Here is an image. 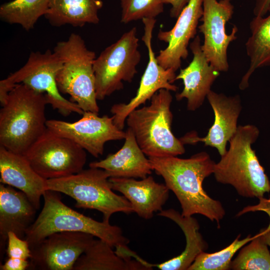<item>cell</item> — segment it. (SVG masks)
Returning <instances> with one entry per match:
<instances>
[{
	"mask_svg": "<svg viewBox=\"0 0 270 270\" xmlns=\"http://www.w3.org/2000/svg\"><path fill=\"white\" fill-rule=\"evenodd\" d=\"M202 10V0H190L177 18L174 26L169 30L159 32L158 38L168 44L156 56L162 67L176 72L180 68L182 60L188 56L190 41L196 36Z\"/></svg>",
	"mask_w": 270,
	"mask_h": 270,
	"instance_id": "obj_16",
	"label": "cell"
},
{
	"mask_svg": "<svg viewBox=\"0 0 270 270\" xmlns=\"http://www.w3.org/2000/svg\"><path fill=\"white\" fill-rule=\"evenodd\" d=\"M48 4L49 0H13L0 6V18L10 24H20L28 31L47 12Z\"/></svg>",
	"mask_w": 270,
	"mask_h": 270,
	"instance_id": "obj_26",
	"label": "cell"
},
{
	"mask_svg": "<svg viewBox=\"0 0 270 270\" xmlns=\"http://www.w3.org/2000/svg\"><path fill=\"white\" fill-rule=\"evenodd\" d=\"M148 159L152 170L176 195L183 216L200 214L220 228L225 210L220 202L210 197L202 187L204 180L213 174L216 164L206 152H198L188 158L170 156Z\"/></svg>",
	"mask_w": 270,
	"mask_h": 270,
	"instance_id": "obj_1",
	"label": "cell"
},
{
	"mask_svg": "<svg viewBox=\"0 0 270 270\" xmlns=\"http://www.w3.org/2000/svg\"><path fill=\"white\" fill-rule=\"evenodd\" d=\"M259 134L254 125L238 126L229 141L228 150L214 166L216 180L232 186L245 198L260 199L270 192L269 178L252 147Z\"/></svg>",
	"mask_w": 270,
	"mask_h": 270,
	"instance_id": "obj_3",
	"label": "cell"
},
{
	"mask_svg": "<svg viewBox=\"0 0 270 270\" xmlns=\"http://www.w3.org/2000/svg\"><path fill=\"white\" fill-rule=\"evenodd\" d=\"M201 40L196 35L190 44L193 58L186 68L180 69L175 80H182V90L176 94V99L187 100V109L195 111L204 103L220 72L207 60L202 48Z\"/></svg>",
	"mask_w": 270,
	"mask_h": 270,
	"instance_id": "obj_17",
	"label": "cell"
},
{
	"mask_svg": "<svg viewBox=\"0 0 270 270\" xmlns=\"http://www.w3.org/2000/svg\"><path fill=\"white\" fill-rule=\"evenodd\" d=\"M268 13L266 18L255 16L250 22L251 35L246 43L250 64L239 84L241 90L248 87L249 79L257 68L270 65V10Z\"/></svg>",
	"mask_w": 270,
	"mask_h": 270,
	"instance_id": "obj_25",
	"label": "cell"
},
{
	"mask_svg": "<svg viewBox=\"0 0 270 270\" xmlns=\"http://www.w3.org/2000/svg\"><path fill=\"white\" fill-rule=\"evenodd\" d=\"M102 6L101 0H49L44 16L53 26L82 27L86 24L99 22L98 12Z\"/></svg>",
	"mask_w": 270,
	"mask_h": 270,
	"instance_id": "obj_24",
	"label": "cell"
},
{
	"mask_svg": "<svg viewBox=\"0 0 270 270\" xmlns=\"http://www.w3.org/2000/svg\"><path fill=\"white\" fill-rule=\"evenodd\" d=\"M59 193L47 190L44 194L43 208L26 232L24 239L30 248L52 234L67 231L92 234L112 248L128 246L130 240L119 226L98 222L72 210L62 201Z\"/></svg>",
	"mask_w": 270,
	"mask_h": 270,
	"instance_id": "obj_4",
	"label": "cell"
},
{
	"mask_svg": "<svg viewBox=\"0 0 270 270\" xmlns=\"http://www.w3.org/2000/svg\"><path fill=\"white\" fill-rule=\"evenodd\" d=\"M234 10L230 0H202V24L198 28L204 38L202 48L210 64L219 72L228 71L227 50L237 38L236 26L230 34L226 32V24L232 18Z\"/></svg>",
	"mask_w": 270,
	"mask_h": 270,
	"instance_id": "obj_11",
	"label": "cell"
},
{
	"mask_svg": "<svg viewBox=\"0 0 270 270\" xmlns=\"http://www.w3.org/2000/svg\"><path fill=\"white\" fill-rule=\"evenodd\" d=\"M206 98L212 108L214 120L204 137H199L196 132H188L180 140L183 144H195L203 142L205 146L217 149L222 156L226 152V144L236 132L238 118L242 109L240 96H228L210 90Z\"/></svg>",
	"mask_w": 270,
	"mask_h": 270,
	"instance_id": "obj_15",
	"label": "cell"
},
{
	"mask_svg": "<svg viewBox=\"0 0 270 270\" xmlns=\"http://www.w3.org/2000/svg\"><path fill=\"white\" fill-rule=\"evenodd\" d=\"M266 244L270 247V227L263 228L258 233Z\"/></svg>",
	"mask_w": 270,
	"mask_h": 270,
	"instance_id": "obj_35",
	"label": "cell"
},
{
	"mask_svg": "<svg viewBox=\"0 0 270 270\" xmlns=\"http://www.w3.org/2000/svg\"><path fill=\"white\" fill-rule=\"evenodd\" d=\"M172 100L170 91L161 89L151 98L150 105L132 110L126 119L128 128L148 157L177 156L185 152L184 144L172 132Z\"/></svg>",
	"mask_w": 270,
	"mask_h": 270,
	"instance_id": "obj_5",
	"label": "cell"
},
{
	"mask_svg": "<svg viewBox=\"0 0 270 270\" xmlns=\"http://www.w3.org/2000/svg\"><path fill=\"white\" fill-rule=\"evenodd\" d=\"M163 0H120L122 22L155 18L164 12Z\"/></svg>",
	"mask_w": 270,
	"mask_h": 270,
	"instance_id": "obj_29",
	"label": "cell"
},
{
	"mask_svg": "<svg viewBox=\"0 0 270 270\" xmlns=\"http://www.w3.org/2000/svg\"><path fill=\"white\" fill-rule=\"evenodd\" d=\"M54 52L63 62L56 77L60 92L68 94L70 100L84 112L98 114L93 66L95 52L75 33L70 34L67 40L58 42Z\"/></svg>",
	"mask_w": 270,
	"mask_h": 270,
	"instance_id": "obj_6",
	"label": "cell"
},
{
	"mask_svg": "<svg viewBox=\"0 0 270 270\" xmlns=\"http://www.w3.org/2000/svg\"><path fill=\"white\" fill-rule=\"evenodd\" d=\"M144 34L142 40L146 46L148 61L142 74L136 96L126 103L114 104L110 112L114 122L120 130L124 128L126 119L130 112L151 99L159 90L166 89L176 92L178 87L172 83L176 80V72L171 68L166 69L158 62L152 48V31L156 22L155 18H144Z\"/></svg>",
	"mask_w": 270,
	"mask_h": 270,
	"instance_id": "obj_12",
	"label": "cell"
},
{
	"mask_svg": "<svg viewBox=\"0 0 270 270\" xmlns=\"http://www.w3.org/2000/svg\"><path fill=\"white\" fill-rule=\"evenodd\" d=\"M239 234L228 246L218 252L199 254L188 270H228L232 259L234 254L243 246L249 242L254 236L248 235L240 240Z\"/></svg>",
	"mask_w": 270,
	"mask_h": 270,
	"instance_id": "obj_28",
	"label": "cell"
},
{
	"mask_svg": "<svg viewBox=\"0 0 270 270\" xmlns=\"http://www.w3.org/2000/svg\"><path fill=\"white\" fill-rule=\"evenodd\" d=\"M82 115L79 120L72 122L47 120L46 128L54 134L72 140L95 158L103 154L106 142L125 138L126 132L116 126L112 116H100L92 112H84Z\"/></svg>",
	"mask_w": 270,
	"mask_h": 270,
	"instance_id": "obj_13",
	"label": "cell"
},
{
	"mask_svg": "<svg viewBox=\"0 0 270 270\" xmlns=\"http://www.w3.org/2000/svg\"><path fill=\"white\" fill-rule=\"evenodd\" d=\"M0 182L23 192L36 210L48 190L47 180L32 168L24 155L0 146Z\"/></svg>",
	"mask_w": 270,
	"mask_h": 270,
	"instance_id": "obj_19",
	"label": "cell"
},
{
	"mask_svg": "<svg viewBox=\"0 0 270 270\" xmlns=\"http://www.w3.org/2000/svg\"><path fill=\"white\" fill-rule=\"evenodd\" d=\"M45 94L19 84L0 110V146L24 155L47 129Z\"/></svg>",
	"mask_w": 270,
	"mask_h": 270,
	"instance_id": "obj_2",
	"label": "cell"
},
{
	"mask_svg": "<svg viewBox=\"0 0 270 270\" xmlns=\"http://www.w3.org/2000/svg\"><path fill=\"white\" fill-rule=\"evenodd\" d=\"M259 203L254 206H248L244 208L236 214V216H240L246 212H254L256 211H262L268 214L270 220V198H265L264 197L259 199ZM270 227V222L268 226Z\"/></svg>",
	"mask_w": 270,
	"mask_h": 270,
	"instance_id": "obj_32",
	"label": "cell"
},
{
	"mask_svg": "<svg viewBox=\"0 0 270 270\" xmlns=\"http://www.w3.org/2000/svg\"><path fill=\"white\" fill-rule=\"evenodd\" d=\"M28 260L8 258L4 264L0 266V270H25L29 268Z\"/></svg>",
	"mask_w": 270,
	"mask_h": 270,
	"instance_id": "obj_31",
	"label": "cell"
},
{
	"mask_svg": "<svg viewBox=\"0 0 270 270\" xmlns=\"http://www.w3.org/2000/svg\"><path fill=\"white\" fill-rule=\"evenodd\" d=\"M36 209L24 193L13 187L0 184V249L7 244L8 234L12 232L23 238L34 221Z\"/></svg>",
	"mask_w": 270,
	"mask_h": 270,
	"instance_id": "obj_20",
	"label": "cell"
},
{
	"mask_svg": "<svg viewBox=\"0 0 270 270\" xmlns=\"http://www.w3.org/2000/svg\"><path fill=\"white\" fill-rule=\"evenodd\" d=\"M108 180L112 188L130 202L134 212L145 220L162 211L169 196L166 185L156 182L150 176L139 180L125 178H110Z\"/></svg>",
	"mask_w": 270,
	"mask_h": 270,
	"instance_id": "obj_18",
	"label": "cell"
},
{
	"mask_svg": "<svg viewBox=\"0 0 270 270\" xmlns=\"http://www.w3.org/2000/svg\"><path fill=\"white\" fill-rule=\"evenodd\" d=\"M106 242L94 240L79 257L73 270H148L151 264L144 261L132 251L118 254Z\"/></svg>",
	"mask_w": 270,
	"mask_h": 270,
	"instance_id": "obj_22",
	"label": "cell"
},
{
	"mask_svg": "<svg viewBox=\"0 0 270 270\" xmlns=\"http://www.w3.org/2000/svg\"><path fill=\"white\" fill-rule=\"evenodd\" d=\"M24 156L35 171L46 180L79 172L86 162L84 149L48 128Z\"/></svg>",
	"mask_w": 270,
	"mask_h": 270,
	"instance_id": "obj_10",
	"label": "cell"
},
{
	"mask_svg": "<svg viewBox=\"0 0 270 270\" xmlns=\"http://www.w3.org/2000/svg\"><path fill=\"white\" fill-rule=\"evenodd\" d=\"M140 58L136 28L133 27L94 60L97 100H102L122 89L124 82H131Z\"/></svg>",
	"mask_w": 270,
	"mask_h": 270,
	"instance_id": "obj_9",
	"label": "cell"
},
{
	"mask_svg": "<svg viewBox=\"0 0 270 270\" xmlns=\"http://www.w3.org/2000/svg\"><path fill=\"white\" fill-rule=\"evenodd\" d=\"M108 173L104 170L90 167L67 176L47 180L48 190L63 193L74 198L78 208L96 210L109 222L112 215L121 212H134L130 202L113 192Z\"/></svg>",
	"mask_w": 270,
	"mask_h": 270,
	"instance_id": "obj_7",
	"label": "cell"
},
{
	"mask_svg": "<svg viewBox=\"0 0 270 270\" xmlns=\"http://www.w3.org/2000/svg\"><path fill=\"white\" fill-rule=\"evenodd\" d=\"M62 64L60 58L50 50L43 53L32 52L24 66L0 81L1 106L15 85L22 84L44 94L48 104L62 116L73 112L82 115L84 112L79 106L63 97L58 89L56 77Z\"/></svg>",
	"mask_w": 270,
	"mask_h": 270,
	"instance_id": "obj_8",
	"label": "cell"
},
{
	"mask_svg": "<svg viewBox=\"0 0 270 270\" xmlns=\"http://www.w3.org/2000/svg\"><path fill=\"white\" fill-rule=\"evenodd\" d=\"M94 240L78 232L52 234L30 248V267L41 270H73L79 257Z\"/></svg>",
	"mask_w": 270,
	"mask_h": 270,
	"instance_id": "obj_14",
	"label": "cell"
},
{
	"mask_svg": "<svg viewBox=\"0 0 270 270\" xmlns=\"http://www.w3.org/2000/svg\"><path fill=\"white\" fill-rule=\"evenodd\" d=\"M6 253L8 258L30 260L31 250L28 242L12 232L8 234Z\"/></svg>",
	"mask_w": 270,
	"mask_h": 270,
	"instance_id": "obj_30",
	"label": "cell"
},
{
	"mask_svg": "<svg viewBox=\"0 0 270 270\" xmlns=\"http://www.w3.org/2000/svg\"><path fill=\"white\" fill-rule=\"evenodd\" d=\"M190 0H163L164 4H170L172 6L170 10V16L172 18H177L184 8Z\"/></svg>",
	"mask_w": 270,
	"mask_h": 270,
	"instance_id": "obj_33",
	"label": "cell"
},
{
	"mask_svg": "<svg viewBox=\"0 0 270 270\" xmlns=\"http://www.w3.org/2000/svg\"><path fill=\"white\" fill-rule=\"evenodd\" d=\"M270 10V0H256L254 14L256 16H264Z\"/></svg>",
	"mask_w": 270,
	"mask_h": 270,
	"instance_id": "obj_34",
	"label": "cell"
},
{
	"mask_svg": "<svg viewBox=\"0 0 270 270\" xmlns=\"http://www.w3.org/2000/svg\"><path fill=\"white\" fill-rule=\"evenodd\" d=\"M230 270H270L268 246L258 234L240 248L236 258L232 260Z\"/></svg>",
	"mask_w": 270,
	"mask_h": 270,
	"instance_id": "obj_27",
	"label": "cell"
},
{
	"mask_svg": "<svg viewBox=\"0 0 270 270\" xmlns=\"http://www.w3.org/2000/svg\"><path fill=\"white\" fill-rule=\"evenodd\" d=\"M158 216L176 222L182 230L186 238V247L182 252L162 263L152 264L161 270H188L197 256L208 248V244L200 232V224L194 218L184 216L176 210H162Z\"/></svg>",
	"mask_w": 270,
	"mask_h": 270,
	"instance_id": "obj_23",
	"label": "cell"
},
{
	"mask_svg": "<svg viewBox=\"0 0 270 270\" xmlns=\"http://www.w3.org/2000/svg\"><path fill=\"white\" fill-rule=\"evenodd\" d=\"M126 132L125 141L120 150L102 160L90 163L89 166L104 170L110 178H144L150 174L153 170L148 158L139 146L132 131L128 128Z\"/></svg>",
	"mask_w": 270,
	"mask_h": 270,
	"instance_id": "obj_21",
	"label": "cell"
}]
</instances>
